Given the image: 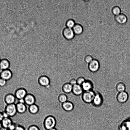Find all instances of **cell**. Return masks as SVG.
Returning a JSON list of instances; mask_svg holds the SVG:
<instances>
[{
    "instance_id": "52a82bcc",
    "label": "cell",
    "mask_w": 130,
    "mask_h": 130,
    "mask_svg": "<svg viewBox=\"0 0 130 130\" xmlns=\"http://www.w3.org/2000/svg\"><path fill=\"white\" fill-rule=\"evenodd\" d=\"M27 93V91L25 88H21L15 91L14 95L16 99L19 100L24 99Z\"/></svg>"
},
{
    "instance_id": "836d02e7",
    "label": "cell",
    "mask_w": 130,
    "mask_h": 130,
    "mask_svg": "<svg viewBox=\"0 0 130 130\" xmlns=\"http://www.w3.org/2000/svg\"><path fill=\"white\" fill-rule=\"evenodd\" d=\"M2 112L4 118L9 117L7 113L4 111Z\"/></svg>"
},
{
    "instance_id": "4fadbf2b",
    "label": "cell",
    "mask_w": 130,
    "mask_h": 130,
    "mask_svg": "<svg viewBox=\"0 0 130 130\" xmlns=\"http://www.w3.org/2000/svg\"><path fill=\"white\" fill-rule=\"evenodd\" d=\"M16 98L13 94L11 93L7 94L4 98V101L7 104H14Z\"/></svg>"
},
{
    "instance_id": "2e32d148",
    "label": "cell",
    "mask_w": 130,
    "mask_h": 130,
    "mask_svg": "<svg viewBox=\"0 0 130 130\" xmlns=\"http://www.w3.org/2000/svg\"><path fill=\"white\" fill-rule=\"evenodd\" d=\"M83 92L81 85L76 84L73 86L72 92L74 95L77 96H80Z\"/></svg>"
},
{
    "instance_id": "603a6c76",
    "label": "cell",
    "mask_w": 130,
    "mask_h": 130,
    "mask_svg": "<svg viewBox=\"0 0 130 130\" xmlns=\"http://www.w3.org/2000/svg\"><path fill=\"white\" fill-rule=\"evenodd\" d=\"M58 99L61 103H63L68 101V97L67 95L63 92L62 90L61 93L58 96Z\"/></svg>"
},
{
    "instance_id": "f1b7e54d",
    "label": "cell",
    "mask_w": 130,
    "mask_h": 130,
    "mask_svg": "<svg viewBox=\"0 0 130 130\" xmlns=\"http://www.w3.org/2000/svg\"><path fill=\"white\" fill-rule=\"evenodd\" d=\"M7 81L0 78V87L5 86L7 84Z\"/></svg>"
},
{
    "instance_id": "f546056e",
    "label": "cell",
    "mask_w": 130,
    "mask_h": 130,
    "mask_svg": "<svg viewBox=\"0 0 130 130\" xmlns=\"http://www.w3.org/2000/svg\"><path fill=\"white\" fill-rule=\"evenodd\" d=\"M69 83L73 86L77 84L76 79L74 78L71 79Z\"/></svg>"
},
{
    "instance_id": "277c9868",
    "label": "cell",
    "mask_w": 130,
    "mask_h": 130,
    "mask_svg": "<svg viewBox=\"0 0 130 130\" xmlns=\"http://www.w3.org/2000/svg\"><path fill=\"white\" fill-rule=\"evenodd\" d=\"M4 111L9 117L14 116L17 112L16 104H7L5 107Z\"/></svg>"
},
{
    "instance_id": "d6986e66",
    "label": "cell",
    "mask_w": 130,
    "mask_h": 130,
    "mask_svg": "<svg viewBox=\"0 0 130 130\" xmlns=\"http://www.w3.org/2000/svg\"><path fill=\"white\" fill-rule=\"evenodd\" d=\"M10 66L9 61L6 59H2L0 62V68L3 70L9 69Z\"/></svg>"
},
{
    "instance_id": "44dd1931",
    "label": "cell",
    "mask_w": 130,
    "mask_h": 130,
    "mask_svg": "<svg viewBox=\"0 0 130 130\" xmlns=\"http://www.w3.org/2000/svg\"><path fill=\"white\" fill-rule=\"evenodd\" d=\"M116 90L118 92L125 91L126 87L125 84L123 82H119L117 83L115 86Z\"/></svg>"
},
{
    "instance_id": "e575fe53",
    "label": "cell",
    "mask_w": 130,
    "mask_h": 130,
    "mask_svg": "<svg viewBox=\"0 0 130 130\" xmlns=\"http://www.w3.org/2000/svg\"><path fill=\"white\" fill-rule=\"evenodd\" d=\"M4 118L2 112H0V122H1Z\"/></svg>"
},
{
    "instance_id": "4316f807",
    "label": "cell",
    "mask_w": 130,
    "mask_h": 130,
    "mask_svg": "<svg viewBox=\"0 0 130 130\" xmlns=\"http://www.w3.org/2000/svg\"><path fill=\"white\" fill-rule=\"evenodd\" d=\"M66 25L67 27L71 28L75 25V22L74 20L70 19L68 20L66 22Z\"/></svg>"
},
{
    "instance_id": "8fae6325",
    "label": "cell",
    "mask_w": 130,
    "mask_h": 130,
    "mask_svg": "<svg viewBox=\"0 0 130 130\" xmlns=\"http://www.w3.org/2000/svg\"><path fill=\"white\" fill-rule=\"evenodd\" d=\"M74 33L72 29L68 27L64 28L63 31V34L67 39H70L73 38Z\"/></svg>"
},
{
    "instance_id": "7c38bea8",
    "label": "cell",
    "mask_w": 130,
    "mask_h": 130,
    "mask_svg": "<svg viewBox=\"0 0 130 130\" xmlns=\"http://www.w3.org/2000/svg\"><path fill=\"white\" fill-rule=\"evenodd\" d=\"M25 104L28 106H30L35 104L36 99L32 94L28 93L24 99Z\"/></svg>"
},
{
    "instance_id": "3957f363",
    "label": "cell",
    "mask_w": 130,
    "mask_h": 130,
    "mask_svg": "<svg viewBox=\"0 0 130 130\" xmlns=\"http://www.w3.org/2000/svg\"><path fill=\"white\" fill-rule=\"evenodd\" d=\"M88 68L89 70L93 73L97 72L100 68V63L96 59H93L88 64Z\"/></svg>"
},
{
    "instance_id": "ffe728a7",
    "label": "cell",
    "mask_w": 130,
    "mask_h": 130,
    "mask_svg": "<svg viewBox=\"0 0 130 130\" xmlns=\"http://www.w3.org/2000/svg\"><path fill=\"white\" fill-rule=\"evenodd\" d=\"M62 106L65 110L67 111H71L73 109L74 107L73 103L68 101L62 103Z\"/></svg>"
},
{
    "instance_id": "83f0119b",
    "label": "cell",
    "mask_w": 130,
    "mask_h": 130,
    "mask_svg": "<svg viewBox=\"0 0 130 130\" xmlns=\"http://www.w3.org/2000/svg\"><path fill=\"white\" fill-rule=\"evenodd\" d=\"M92 56L90 55H86L84 58V60L85 62L88 64L93 59Z\"/></svg>"
},
{
    "instance_id": "30bf717a",
    "label": "cell",
    "mask_w": 130,
    "mask_h": 130,
    "mask_svg": "<svg viewBox=\"0 0 130 130\" xmlns=\"http://www.w3.org/2000/svg\"><path fill=\"white\" fill-rule=\"evenodd\" d=\"M12 76V72L9 69L3 70L0 74V78L7 81L10 79Z\"/></svg>"
},
{
    "instance_id": "8992f818",
    "label": "cell",
    "mask_w": 130,
    "mask_h": 130,
    "mask_svg": "<svg viewBox=\"0 0 130 130\" xmlns=\"http://www.w3.org/2000/svg\"><path fill=\"white\" fill-rule=\"evenodd\" d=\"M56 124V121L54 118L52 116L47 117L44 122V126L47 130L54 128Z\"/></svg>"
},
{
    "instance_id": "9a60e30c",
    "label": "cell",
    "mask_w": 130,
    "mask_h": 130,
    "mask_svg": "<svg viewBox=\"0 0 130 130\" xmlns=\"http://www.w3.org/2000/svg\"><path fill=\"white\" fill-rule=\"evenodd\" d=\"M17 112L21 114L24 113L27 109V105L24 103L18 102L16 104Z\"/></svg>"
},
{
    "instance_id": "ac0fdd59",
    "label": "cell",
    "mask_w": 130,
    "mask_h": 130,
    "mask_svg": "<svg viewBox=\"0 0 130 130\" xmlns=\"http://www.w3.org/2000/svg\"><path fill=\"white\" fill-rule=\"evenodd\" d=\"M73 86L69 83L64 84L62 87L63 92L64 93L69 94L72 92Z\"/></svg>"
},
{
    "instance_id": "5bb4252c",
    "label": "cell",
    "mask_w": 130,
    "mask_h": 130,
    "mask_svg": "<svg viewBox=\"0 0 130 130\" xmlns=\"http://www.w3.org/2000/svg\"><path fill=\"white\" fill-rule=\"evenodd\" d=\"M115 19L116 21L119 24H125L127 21V18L124 14H120L115 15Z\"/></svg>"
},
{
    "instance_id": "5b68a950",
    "label": "cell",
    "mask_w": 130,
    "mask_h": 130,
    "mask_svg": "<svg viewBox=\"0 0 130 130\" xmlns=\"http://www.w3.org/2000/svg\"><path fill=\"white\" fill-rule=\"evenodd\" d=\"M128 98V94L125 91L118 92L116 96L117 101L121 104H123L126 102Z\"/></svg>"
},
{
    "instance_id": "cb8c5ba5",
    "label": "cell",
    "mask_w": 130,
    "mask_h": 130,
    "mask_svg": "<svg viewBox=\"0 0 130 130\" xmlns=\"http://www.w3.org/2000/svg\"><path fill=\"white\" fill-rule=\"evenodd\" d=\"M28 109L29 112L33 114L37 113L39 110L38 107L35 104L28 106Z\"/></svg>"
},
{
    "instance_id": "ba28073f",
    "label": "cell",
    "mask_w": 130,
    "mask_h": 130,
    "mask_svg": "<svg viewBox=\"0 0 130 130\" xmlns=\"http://www.w3.org/2000/svg\"><path fill=\"white\" fill-rule=\"evenodd\" d=\"M38 82L39 84L41 86L47 87L50 84V80L48 76L45 75H42L38 77Z\"/></svg>"
},
{
    "instance_id": "4dcf8cb0",
    "label": "cell",
    "mask_w": 130,
    "mask_h": 130,
    "mask_svg": "<svg viewBox=\"0 0 130 130\" xmlns=\"http://www.w3.org/2000/svg\"><path fill=\"white\" fill-rule=\"evenodd\" d=\"M14 130H25V128L23 125H17Z\"/></svg>"
},
{
    "instance_id": "d590c367",
    "label": "cell",
    "mask_w": 130,
    "mask_h": 130,
    "mask_svg": "<svg viewBox=\"0 0 130 130\" xmlns=\"http://www.w3.org/2000/svg\"><path fill=\"white\" fill-rule=\"evenodd\" d=\"M3 128L2 123L1 122H0V130L2 129Z\"/></svg>"
},
{
    "instance_id": "7402d4cb",
    "label": "cell",
    "mask_w": 130,
    "mask_h": 130,
    "mask_svg": "<svg viewBox=\"0 0 130 130\" xmlns=\"http://www.w3.org/2000/svg\"><path fill=\"white\" fill-rule=\"evenodd\" d=\"M72 29L74 33L77 34H80L82 33L83 30L82 25L79 24H75Z\"/></svg>"
},
{
    "instance_id": "e0dca14e",
    "label": "cell",
    "mask_w": 130,
    "mask_h": 130,
    "mask_svg": "<svg viewBox=\"0 0 130 130\" xmlns=\"http://www.w3.org/2000/svg\"><path fill=\"white\" fill-rule=\"evenodd\" d=\"M1 122L3 128L5 129H8L13 123L10 117L4 118Z\"/></svg>"
},
{
    "instance_id": "6da1fadb",
    "label": "cell",
    "mask_w": 130,
    "mask_h": 130,
    "mask_svg": "<svg viewBox=\"0 0 130 130\" xmlns=\"http://www.w3.org/2000/svg\"><path fill=\"white\" fill-rule=\"evenodd\" d=\"M95 95L91 104L94 107L98 108L103 104L104 100L103 96L99 91H95Z\"/></svg>"
},
{
    "instance_id": "74e56055",
    "label": "cell",
    "mask_w": 130,
    "mask_h": 130,
    "mask_svg": "<svg viewBox=\"0 0 130 130\" xmlns=\"http://www.w3.org/2000/svg\"><path fill=\"white\" fill-rule=\"evenodd\" d=\"M3 70L0 68V74L2 72Z\"/></svg>"
},
{
    "instance_id": "484cf974",
    "label": "cell",
    "mask_w": 130,
    "mask_h": 130,
    "mask_svg": "<svg viewBox=\"0 0 130 130\" xmlns=\"http://www.w3.org/2000/svg\"><path fill=\"white\" fill-rule=\"evenodd\" d=\"M85 78L83 76H79L76 78L77 84L81 85L86 80Z\"/></svg>"
},
{
    "instance_id": "d6a6232c",
    "label": "cell",
    "mask_w": 130,
    "mask_h": 130,
    "mask_svg": "<svg viewBox=\"0 0 130 130\" xmlns=\"http://www.w3.org/2000/svg\"><path fill=\"white\" fill-rule=\"evenodd\" d=\"M17 125L16 124L13 123L10 126L8 129H9L11 130H14Z\"/></svg>"
},
{
    "instance_id": "d4e9b609",
    "label": "cell",
    "mask_w": 130,
    "mask_h": 130,
    "mask_svg": "<svg viewBox=\"0 0 130 130\" xmlns=\"http://www.w3.org/2000/svg\"><path fill=\"white\" fill-rule=\"evenodd\" d=\"M111 11L112 13L115 16L121 13V10L119 6H115L112 8Z\"/></svg>"
},
{
    "instance_id": "1f68e13d",
    "label": "cell",
    "mask_w": 130,
    "mask_h": 130,
    "mask_svg": "<svg viewBox=\"0 0 130 130\" xmlns=\"http://www.w3.org/2000/svg\"><path fill=\"white\" fill-rule=\"evenodd\" d=\"M28 130H39L38 128L35 125H32L30 126Z\"/></svg>"
},
{
    "instance_id": "ab89813d",
    "label": "cell",
    "mask_w": 130,
    "mask_h": 130,
    "mask_svg": "<svg viewBox=\"0 0 130 130\" xmlns=\"http://www.w3.org/2000/svg\"><path fill=\"white\" fill-rule=\"evenodd\" d=\"M1 58H0V61H1Z\"/></svg>"
},
{
    "instance_id": "7a4b0ae2",
    "label": "cell",
    "mask_w": 130,
    "mask_h": 130,
    "mask_svg": "<svg viewBox=\"0 0 130 130\" xmlns=\"http://www.w3.org/2000/svg\"><path fill=\"white\" fill-rule=\"evenodd\" d=\"M95 95V91H84L81 95L82 101L84 103L91 104Z\"/></svg>"
},
{
    "instance_id": "f35d334b",
    "label": "cell",
    "mask_w": 130,
    "mask_h": 130,
    "mask_svg": "<svg viewBox=\"0 0 130 130\" xmlns=\"http://www.w3.org/2000/svg\"><path fill=\"white\" fill-rule=\"evenodd\" d=\"M5 130H11L9 129H5Z\"/></svg>"
},
{
    "instance_id": "8d00e7d4",
    "label": "cell",
    "mask_w": 130,
    "mask_h": 130,
    "mask_svg": "<svg viewBox=\"0 0 130 130\" xmlns=\"http://www.w3.org/2000/svg\"><path fill=\"white\" fill-rule=\"evenodd\" d=\"M49 130H56V129L55 128H54L50 129Z\"/></svg>"
},
{
    "instance_id": "9c48e42d",
    "label": "cell",
    "mask_w": 130,
    "mask_h": 130,
    "mask_svg": "<svg viewBox=\"0 0 130 130\" xmlns=\"http://www.w3.org/2000/svg\"><path fill=\"white\" fill-rule=\"evenodd\" d=\"M81 86L84 91L92 90L94 87L93 82L89 79H86Z\"/></svg>"
}]
</instances>
